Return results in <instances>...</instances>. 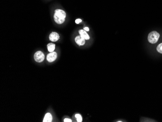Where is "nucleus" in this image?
Wrapping results in <instances>:
<instances>
[{
	"label": "nucleus",
	"instance_id": "obj_12",
	"mask_svg": "<svg viewBox=\"0 0 162 122\" xmlns=\"http://www.w3.org/2000/svg\"><path fill=\"white\" fill-rule=\"evenodd\" d=\"M81 22H82V20H81L80 19H76V20H75V22H76V24H79Z\"/></svg>",
	"mask_w": 162,
	"mask_h": 122
},
{
	"label": "nucleus",
	"instance_id": "obj_8",
	"mask_svg": "<svg viewBox=\"0 0 162 122\" xmlns=\"http://www.w3.org/2000/svg\"><path fill=\"white\" fill-rule=\"evenodd\" d=\"M52 115L51 113H47L46 115H45L44 118L43 119V122H51L52 121Z\"/></svg>",
	"mask_w": 162,
	"mask_h": 122
},
{
	"label": "nucleus",
	"instance_id": "obj_4",
	"mask_svg": "<svg viewBox=\"0 0 162 122\" xmlns=\"http://www.w3.org/2000/svg\"><path fill=\"white\" fill-rule=\"evenodd\" d=\"M57 57V54L55 52H52L49 53L47 56V60L49 62H52L56 60Z\"/></svg>",
	"mask_w": 162,
	"mask_h": 122
},
{
	"label": "nucleus",
	"instance_id": "obj_6",
	"mask_svg": "<svg viewBox=\"0 0 162 122\" xmlns=\"http://www.w3.org/2000/svg\"><path fill=\"white\" fill-rule=\"evenodd\" d=\"M75 41L79 45H83L85 43V39L82 38L80 36H77L75 38Z\"/></svg>",
	"mask_w": 162,
	"mask_h": 122
},
{
	"label": "nucleus",
	"instance_id": "obj_10",
	"mask_svg": "<svg viewBox=\"0 0 162 122\" xmlns=\"http://www.w3.org/2000/svg\"><path fill=\"white\" fill-rule=\"evenodd\" d=\"M75 117H76V119H77V122H82V117L81 115L79 114H76V115H75Z\"/></svg>",
	"mask_w": 162,
	"mask_h": 122
},
{
	"label": "nucleus",
	"instance_id": "obj_2",
	"mask_svg": "<svg viewBox=\"0 0 162 122\" xmlns=\"http://www.w3.org/2000/svg\"><path fill=\"white\" fill-rule=\"evenodd\" d=\"M160 34L158 32L155 31L151 32L149 33L148 37V42L152 44H154L158 41Z\"/></svg>",
	"mask_w": 162,
	"mask_h": 122
},
{
	"label": "nucleus",
	"instance_id": "obj_14",
	"mask_svg": "<svg viewBox=\"0 0 162 122\" xmlns=\"http://www.w3.org/2000/svg\"><path fill=\"white\" fill-rule=\"evenodd\" d=\"M83 29H84V30H85L86 31H89V29L88 27H86L83 28Z\"/></svg>",
	"mask_w": 162,
	"mask_h": 122
},
{
	"label": "nucleus",
	"instance_id": "obj_13",
	"mask_svg": "<svg viewBox=\"0 0 162 122\" xmlns=\"http://www.w3.org/2000/svg\"><path fill=\"white\" fill-rule=\"evenodd\" d=\"M64 122H71L72 120L70 119L66 118L64 119Z\"/></svg>",
	"mask_w": 162,
	"mask_h": 122
},
{
	"label": "nucleus",
	"instance_id": "obj_5",
	"mask_svg": "<svg viewBox=\"0 0 162 122\" xmlns=\"http://www.w3.org/2000/svg\"><path fill=\"white\" fill-rule=\"evenodd\" d=\"M59 38L58 34L56 32H52L49 36V39L50 40L53 42H55L57 41Z\"/></svg>",
	"mask_w": 162,
	"mask_h": 122
},
{
	"label": "nucleus",
	"instance_id": "obj_11",
	"mask_svg": "<svg viewBox=\"0 0 162 122\" xmlns=\"http://www.w3.org/2000/svg\"><path fill=\"white\" fill-rule=\"evenodd\" d=\"M157 51L159 53L162 54V43H160V44H159L157 46Z\"/></svg>",
	"mask_w": 162,
	"mask_h": 122
},
{
	"label": "nucleus",
	"instance_id": "obj_1",
	"mask_svg": "<svg viewBox=\"0 0 162 122\" xmlns=\"http://www.w3.org/2000/svg\"><path fill=\"white\" fill-rule=\"evenodd\" d=\"M54 20L56 23L59 25L64 22L66 17V12L61 9H56L54 14Z\"/></svg>",
	"mask_w": 162,
	"mask_h": 122
},
{
	"label": "nucleus",
	"instance_id": "obj_9",
	"mask_svg": "<svg viewBox=\"0 0 162 122\" xmlns=\"http://www.w3.org/2000/svg\"><path fill=\"white\" fill-rule=\"evenodd\" d=\"M55 44L52 43H50L47 45V48L49 52H53L55 49Z\"/></svg>",
	"mask_w": 162,
	"mask_h": 122
},
{
	"label": "nucleus",
	"instance_id": "obj_7",
	"mask_svg": "<svg viewBox=\"0 0 162 122\" xmlns=\"http://www.w3.org/2000/svg\"><path fill=\"white\" fill-rule=\"evenodd\" d=\"M80 35V36L82 38L85 39H89L90 37L87 34V33H86L85 30H80L79 31Z\"/></svg>",
	"mask_w": 162,
	"mask_h": 122
},
{
	"label": "nucleus",
	"instance_id": "obj_3",
	"mask_svg": "<svg viewBox=\"0 0 162 122\" xmlns=\"http://www.w3.org/2000/svg\"><path fill=\"white\" fill-rule=\"evenodd\" d=\"M45 59V56L41 51H38L34 55V59L37 62H42Z\"/></svg>",
	"mask_w": 162,
	"mask_h": 122
}]
</instances>
